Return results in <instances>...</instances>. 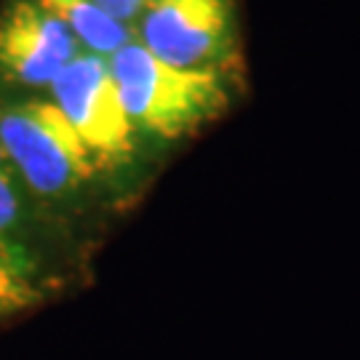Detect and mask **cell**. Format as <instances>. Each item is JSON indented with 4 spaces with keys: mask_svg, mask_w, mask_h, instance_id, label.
I'll return each instance as SVG.
<instances>
[{
    "mask_svg": "<svg viewBox=\"0 0 360 360\" xmlns=\"http://www.w3.org/2000/svg\"><path fill=\"white\" fill-rule=\"evenodd\" d=\"M77 53L70 27L40 3H13L0 19V70L19 83L53 86Z\"/></svg>",
    "mask_w": 360,
    "mask_h": 360,
    "instance_id": "obj_5",
    "label": "cell"
},
{
    "mask_svg": "<svg viewBox=\"0 0 360 360\" xmlns=\"http://www.w3.org/2000/svg\"><path fill=\"white\" fill-rule=\"evenodd\" d=\"M46 11H51L59 22L70 27V32L89 53L112 56L131 43V27L104 11L96 0H35Z\"/></svg>",
    "mask_w": 360,
    "mask_h": 360,
    "instance_id": "obj_6",
    "label": "cell"
},
{
    "mask_svg": "<svg viewBox=\"0 0 360 360\" xmlns=\"http://www.w3.org/2000/svg\"><path fill=\"white\" fill-rule=\"evenodd\" d=\"M30 299H32V288L22 281L19 272L0 259V302L13 312L25 307Z\"/></svg>",
    "mask_w": 360,
    "mask_h": 360,
    "instance_id": "obj_7",
    "label": "cell"
},
{
    "mask_svg": "<svg viewBox=\"0 0 360 360\" xmlns=\"http://www.w3.org/2000/svg\"><path fill=\"white\" fill-rule=\"evenodd\" d=\"M6 163L8 160H6L3 147H0V230L11 227L16 217H19V198H16V190H13Z\"/></svg>",
    "mask_w": 360,
    "mask_h": 360,
    "instance_id": "obj_8",
    "label": "cell"
},
{
    "mask_svg": "<svg viewBox=\"0 0 360 360\" xmlns=\"http://www.w3.org/2000/svg\"><path fill=\"white\" fill-rule=\"evenodd\" d=\"M139 43L174 67L221 72L235 49L232 0H150Z\"/></svg>",
    "mask_w": 360,
    "mask_h": 360,
    "instance_id": "obj_4",
    "label": "cell"
},
{
    "mask_svg": "<svg viewBox=\"0 0 360 360\" xmlns=\"http://www.w3.org/2000/svg\"><path fill=\"white\" fill-rule=\"evenodd\" d=\"M110 70L131 123L163 139H179L227 107L219 70H184L158 59L139 40L110 56Z\"/></svg>",
    "mask_w": 360,
    "mask_h": 360,
    "instance_id": "obj_1",
    "label": "cell"
},
{
    "mask_svg": "<svg viewBox=\"0 0 360 360\" xmlns=\"http://www.w3.org/2000/svg\"><path fill=\"white\" fill-rule=\"evenodd\" d=\"M0 147L6 160L43 195L65 193L89 179L94 158L53 102H25L0 115Z\"/></svg>",
    "mask_w": 360,
    "mask_h": 360,
    "instance_id": "obj_2",
    "label": "cell"
},
{
    "mask_svg": "<svg viewBox=\"0 0 360 360\" xmlns=\"http://www.w3.org/2000/svg\"><path fill=\"white\" fill-rule=\"evenodd\" d=\"M51 94L94 163H117L131 153L136 126L123 107L107 56L80 51L53 80Z\"/></svg>",
    "mask_w": 360,
    "mask_h": 360,
    "instance_id": "obj_3",
    "label": "cell"
},
{
    "mask_svg": "<svg viewBox=\"0 0 360 360\" xmlns=\"http://www.w3.org/2000/svg\"><path fill=\"white\" fill-rule=\"evenodd\" d=\"M8 312H11V309H8L6 304H3V302H0V315H8Z\"/></svg>",
    "mask_w": 360,
    "mask_h": 360,
    "instance_id": "obj_10",
    "label": "cell"
},
{
    "mask_svg": "<svg viewBox=\"0 0 360 360\" xmlns=\"http://www.w3.org/2000/svg\"><path fill=\"white\" fill-rule=\"evenodd\" d=\"M96 3L102 6L104 11L112 13L115 19H120V22H126V25H129V19L142 16L150 0H96Z\"/></svg>",
    "mask_w": 360,
    "mask_h": 360,
    "instance_id": "obj_9",
    "label": "cell"
}]
</instances>
